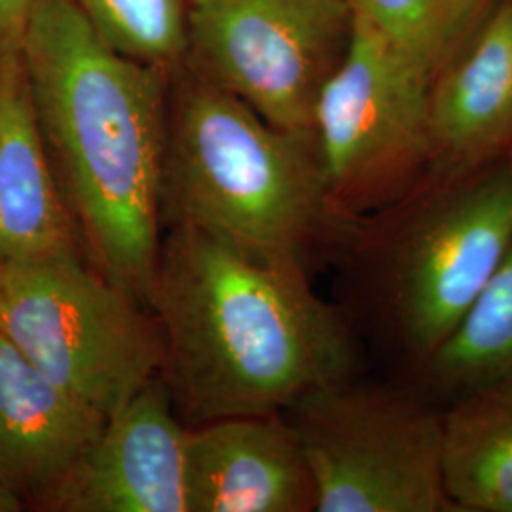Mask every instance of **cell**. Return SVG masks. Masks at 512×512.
I'll return each mask as SVG.
<instances>
[{
  "mask_svg": "<svg viewBox=\"0 0 512 512\" xmlns=\"http://www.w3.org/2000/svg\"><path fill=\"white\" fill-rule=\"evenodd\" d=\"M147 306L164 338L160 376L188 427L283 414L361 374L357 332L308 272L243 255L192 226L165 228Z\"/></svg>",
  "mask_w": 512,
  "mask_h": 512,
  "instance_id": "obj_1",
  "label": "cell"
},
{
  "mask_svg": "<svg viewBox=\"0 0 512 512\" xmlns=\"http://www.w3.org/2000/svg\"><path fill=\"white\" fill-rule=\"evenodd\" d=\"M19 57L82 255L147 304L175 71L112 50L73 0H38Z\"/></svg>",
  "mask_w": 512,
  "mask_h": 512,
  "instance_id": "obj_2",
  "label": "cell"
},
{
  "mask_svg": "<svg viewBox=\"0 0 512 512\" xmlns=\"http://www.w3.org/2000/svg\"><path fill=\"white\" fill-rule=\"evenodd\" d=\"M512 245V154L461 175H423L355 217L334 258V302L385 376L414 384Z\"/></svg>",
  "mask_w": 512,
  "mask_h": 512,
  "instance_id": "obj_3",
  "label": "cell"
},
{
  "mask_svg": "<svg viewBox=\"0 0 512 512\" xmlns=\"http://www.w3.org/2000/svg\"><path fill=\"white\" fill-rule=\"evenodd\" d=\"M355 217L330 194L313 131L275 128L188 71L169 88L162 222L313 275L332 266Z\"/></svg>",
  "mask_w": 512,
  "mask_h": 512,
  "instance_id": "obj_4",
  "label": "cell"
},
{
  "mask_svg": "<svg viewBox=\"0 0 512 512\" xmlns=\"http://www.w3.org/2000/svg\"><path fill=\"white\" fill-rule=\"evenodd\" d=\"M0 336L103 418L164 366L156 315L82 255L0 262Z\"/></svg>",
  "mask_w": 512,
  "mask_h": 512,
  "instance_id": "obj_5",
  "label": "cell"
},
{
  "mask_svg": "<svg viewBox=\"0 0 512 512\" xmlns=\"http://www.w3.org/2000/svg\"><path fill=\"white\" fill-rule=\"evenodd\" d=\"M442 412L410 382L361 374L283 412L308 459L317 512H456L442 480Z\"/></svg>",
  "mask_w": 512,
  "mask_h": 512,
  "instance_id": "obj_6",
  "label": "cell"
},
{
  "mask_svg": "<svg viewBox=\"0 0 512 512\" xmlns=\"http://www.w3.org/2000/svg\"><path fill=\"white\" fill-rule=\"evenodd\" d=\"M433 78L353 14L346 54L313 116L330 194L349 217L397 202L427 173Z\"/></svg>",
  "mask_w": 512,
  "mask_h": 512,
  "instance_id": "obj_7",
  "label": "cell"
},
{
  "mask_svg": "<svg viewBox=\"0 0 512 512\" xmlns=\"http://www.w3.org/2000/svg\"><path fill=\"white\" fill-rule=\"evenodd\" d=\"M351 29L349 0H190L184 61L275 128L313 131Z\"/></svg>",
  "mask_w": 512,
  "mask_h": 512,
  "instance_id": "obj_8",
  "label": "cell"
},
{
  "mask_svg": "<svg viewBox=\"0 0 512 512\" xmlns=\"http://www.w3.org/2000/svg\"><path fill=\"white\" fill-rule=\"evenodd\" d=\"M186 429L162 376L103 423L40 512H188Z\"/></svg>",
  "mask_w": 512,
  "mask_h": 512,
  "instance_id": "obj_9",
  "label": "cell"
},
{
  "mask_svg": "<svg viewBox=\"0 0 512 512\" xmlns=\"http://www.w3.org/2000/svg\"><path fill=\"white\" fill-rule=\"evenodd\" d=\"M186 503L188 512H317L310 465L287 416L190 425Z\"/></svg>",
  "mask_w": 512,
  "mask_h": 512,
  "instance_id": "obj_10",
  "label": "cell"
},
{
  "mask_svg": "<svg viewBox=\"0 0 512 512\" xmlns=\"http://www.w3.org/2000/svg\"><path fill=\"white\" fill-rule=\"evenodd\" d=\"M429 114V175H461L511 156L512 0L495 2L433 78Z\"/></svg>",
  "mask_w": 512,
  "mask_h": 512,
  "instance_id": "obj_11",
  "label": "cell"
},
{
  "mask_svg": "<svg viewBox=\"0 0 512 512\" xmlns=\"http://www.w3.org/2000/svg\"><path fill=\"white\" fill-rule=\"evenodd\" d=\"M0 336V484L40 511L103 423Z\"/></svg>",
  "mask_w": 512,
  "mask_h": 512,
  "instance_id": "obj_12",
  "label": "cell"
},
{
  "mask_svg": "<svg viewBox=\"0 0 512 512\" xmlns=\"http://www.w3.org/2000/svg\"><path fill=\"white\" fill-rule=\"evenodd\" d=\"M69 255H82V247L21 57L0 55V262Z\"/></svg>",
  "mask_w": 512,
  "mask_h": 512,
  "instance_id": "obj_13",
  "label": "cell"
},
{
  "mask_svg": "<svg viewBox=\"0 0 512 512\" xmlns=\"http://www.w3.org/2000/svg\"><path fill=\"white\" fill-rule=\"evenodd\" d=\"M442 480L456 512H512V384L444 406Z\"/></svg>",
  "mask_w": 512,
  "mask_h": 512,
  "instance_id": "obj_14",
  "label": "cell"
},
{
  "mask_svg": "<svg viewBox=\"0 0 512 512\" xmlns=\"http://www.w3.org/2000/svg\"><path fill=\"white\" fill-rule=\"evenodd\" d=\"M495 384H512V245L458 329L414 382L442 408Z\"/></svg>",
  "mask_w": 512,
  "mask_h": 512,
  "instance_id": "obj_15",
  "label": "cell"
},
{
  "mask_svg": "<svg viewBox=\"0 0 512 512\" xmlns=\"http://www.w3.org/2000/svg\"><path fill=\"white\" fill-rule=\"evenodd\" d=\"M497 0H349L365 19L403 52L437 76L458 54Z\"/></svg>",
  "mask_w": 512,
  "mask_h": 512,
  "instance_id": "obj_16",
  "label": "cell"
},
{
  "mask_svg": "<svg viewBox=\"0 0 512 512\" xmlns=\"http://www.w3.org/2000/svg\"><path fill=\"white\" fill-rule=\"evenodd\" d=\"M118 54L177 71L186 55L190 0H73Z\"/></svg>",
  "mask_w": 512,
  "mask_h": 512,
  "instance_id": "obj_17",
  "label": "cell"
},
{
  "mask_svg": "<svg viewBox=\"0 0 512 512\" xmlns=\"http://www.w3.org/2000/svg\"><path fill=\"white\" fill-rule=\"evenodd\" d=\"M38 0H0V55L19 54Z\"/></svg>",
  "mask_w": 512,
  "mask_h": 512,
  "instance_id": "obj_18",
  "label": "cell"
},
{
  "mask_svg": "<svg viewBox=\"0 0 512 512\" xmlns=\"http://www.w3.org/2000/svg\"><path fill=\"white\" fill-rule=\"evenodd\" d=\"M27 511L25 503L19 499L18 495L10 492L6 486L0 484V512H21Z\"/></svg>",
  "mask_w": 512,
  "mask_h": 512,
  "instance_id": "obj_19",
  "label": "cell"
}]
</instances>
